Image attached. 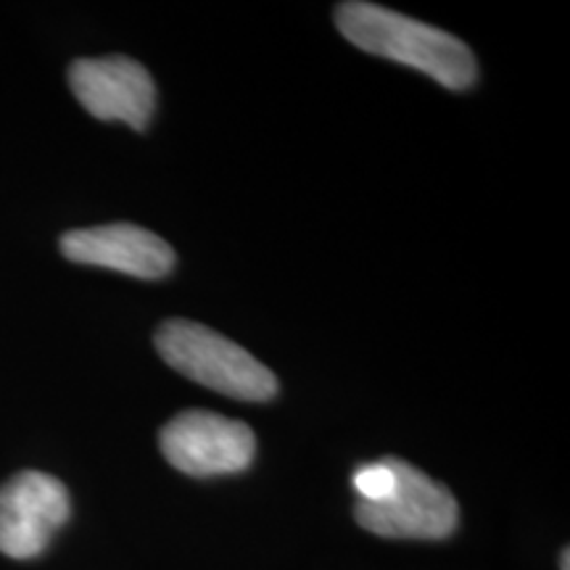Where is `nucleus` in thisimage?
<instances>
[{
    "label": "nucleus",
    "mask_w": 570,
    "mask_h": 570,
    "mask_svg": "<svg viewBox=\"0 0 570 570\" xmlns=\"http://www.w3.org/2000/svg\"><path fill=\"white\" fill-rule=\"evenodd\" d=\"M336 27L365 53L420 69L449 90H465L479 77L470 48L454 35L375 3L336 6Z\"/></svg>",
    "instance_id": "nucleus-1"
},
{
    "label": "nucleus",
    "mask_w": 570,
    "mask_h": 570,
    "mask_svg": "<svg viewBox=\"0 0 570 570\" xmlns=\"http://www.w3.org/2000/svg\"><path fill=\"white\" fill-rule=\"evenodd\" d=\"M156 352L177 373L240 402H267L277 377L256 356L194 320H167L154 336Z\"/></svg>",
    "instance_id": "nucleus-2"
},
{
    "label": "nucleus",
    "mask_w": 570,
    "mask_h": 570,
    "mask_svg": "<svg viewBox=\"0 0 570 570\" xmlns=\"http://www.w3.org/2000/svg\"><path fill=\"white\" fill-rule=\"evenodd\" d=\"M354 515L356 523L375 537L439 541L458 529L460 508L444 483L394 458V487L377 502L356 499Z\"/></svg>",
    "instance_id": "nucleus-3"
},
{
    "label": "nucleus",
    "mask_w": 570,
    "mask_h": 570,
    "mask_svg": "<svg viewBox=\"0 0 570 570\" xmlns=\"http://www.w3.org/2000/svg\"><path fill=\"white\" fill-rule=\"evenodd\" d=\"M159 446L169 465L194 479L244 473L256 454L252 428L209 410L175 415L161 428Z\"/></svg>",
    "instance_id": "nucleus-4"
},
{
    "label": "nucleus",
    "mask_w": 570,
    "mask_h": 570,
    "mask_svg": "<svg viewBox=\"0 0 570 570\" xmlns=\"http://www.w3.org/2000/svg\"><path fill=\"white\" fill-rule=\"evenodd\" d=\"M69 515V491L59 479L40 470L17 473L0 487V552L13 560L38 558Z\"/></svg>",
    "instance_id": "nucleus-5"
},
{
    "label": "nucleus",
    "mask_w": 570,
    "mask_h": 570,
    "mask_svg": "<svg viewBox=\"0 0 570 570\" xmlns=\"http://www.w3.org/2000/svg\"><path fill=\"white\" fill-rule=\"evenodd\" d=\"M69 88L82 109L104 122L146 130L156 109V85L148 69L127 56L80 59L69 67Z\"/></svg>",
    "instance_id": "nucleus-6"
},
{
    "label": "nucleus",
    "mask_w": 570,
    "mask_h": 570,
    "mask_svg": "<svg viewBox=\"0 0 570 570\" xmlns=\"http://www.w3.org/2000/svg\"><path fill=\"white\" fill-rule=\"evenodd\" d=\"M61 254L69 262L159 281L175 269V252L167 240L130 223L69 230L61 238Z\"/></svg>",
    "instance_id": "nucleus-7"
},
{
    "label": "nucleus",
    "mask_w": 570,
    "mask_h": 570,
    "mask_svg": "<svg viewBox=\"0 0 570 570\" xmlns=\"http://www.w3.org/2000/svg\"><path fill=\"white\" fill-rule=\"evenodd\" d=\"M568 560H570V554H568V550H562V570H570V566H568Z\"/></svg>",
    "instance_id": "nucleus-8"
}]
</instances>
